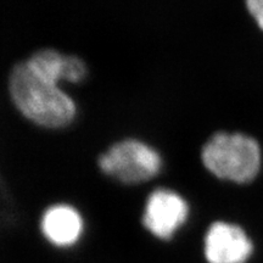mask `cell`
<instances>
[{"label": "cell", "mask_w": 263, "mask_h": 263, "mask_svg": "<svg viewBox=\"0 0 263 263\" xmlns=\"http://www.w3.org/2000/svg\"><path fill=\"white\" fill-rule=\"evenodd\" d=\"M4 88L15 114L32 126L59 130L77 120L78 105L73 97L62 85L32 72L24 59L10 67Z\"/></svg>", "instance_id": "1"}, {"label": "cell", "mask_w": 263, "mask_h": 263, "mask_svg": "<svg viewBox=\"0 0 263 263\" xmlns=\"http://www.w3.org/2000/svg\"><path fill=\"white\" fill-rule=\"evenodd\" d=\"M199 159L209 174L224 183L248 185L263 167V150L251 134L239 130H217L200 147Z\"/></svg>", "instance_id": "2"}, {"label": "cell", "mask_w": 263, "mask_h": 263, "mask_svg": "<svg viewBox=\"0 0 263 263\" xmlns=\"http://www.w3.org/2000/svg\"><path fill=\"white\" fill-rule=\"evenodd\" d=\"M101 174L122 185L149 183L163 170L162 154L153 144L137 137L115 140L98 155Z\"/></svg>", "instance_id": "3"}, {"label": "cell", "mask_w": 263, "mask_h": 263, "mask_svg": "<svg viewBox=\"0 0 263 263\" xmlns=\"http://www.w3.org/2000/svg\"><path fill=\"white\" fill-rule=\"evenodd\" d=\"M192 216V207L178 190L157 186L147 194L140 213V226L156 241L170 242L177 238Z\"/></svg>", "instance_id": "4"}, {"label": "cell", "mask_w": 263, "mask_h": 263, "mask_svg": "<svg viewBox=\"0 0 263 263\" xmlns=\"http://www.w3.org/2000/svg\"><path fill=\"white\" fill-rule=\"evenodd\" d=\"M254 251V241L239 223L216 219L203 232L201 254L205 263H248Z\"/></svg>", "instance_id": "5"}, {"label": "cell", "mask_w": 263, "mask_h": 263, "mask_svg": "<svg viewBox=\"0 0 263 263\" xmlns=\"http://www.w3.org/2000/svg\"><path fill=\"white\" fill-rule=\"evenodd\" d=\"M38 232L50 248L67 251L77 248L87 233V221L80 209L66 201L52 202L38 218Z\"/></svg>", "instance_id": "6"}, {"label": "cell", "mask_w": 263, "mask_h": 263, "mask_svg": "<svg viewBox=\"0 0 263 263\" xmlns=\"http://www.w3.org/2000/svg\"><path fill=\"white\" fill-rule=\"evenodd\" d=\"M22 59L32 72L57 84L81 85L89 78L88 61L78 54L44 47L34 49Z\"/></svg>", "instance_id": "7"}, {"label": "cell", "mask_w": 263, "mask_h": 263, "mask_svg": "<svg viewBox=\"0 0 263 263\" xmlns=\"http://www.w3.org/2000/svg\"><path fill=\"white\" fill-rule=\"evenodd\" d=\"M250 17L254 20L256 27L263 32V0H244Z\"/></svg>", "instance_id": "8"}]
</instances>
